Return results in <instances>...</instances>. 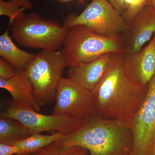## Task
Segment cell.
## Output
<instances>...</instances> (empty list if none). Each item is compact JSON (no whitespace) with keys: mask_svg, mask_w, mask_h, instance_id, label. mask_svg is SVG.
Returning a JSON list of instances; mask_svg holds the SVG:
<instances>
[{"mask_svg":"<svg viewBox=\"0 0 155 155\" xmlns=\"http://www.w3.org/2000/svg\"><path fill=\"white\" fill-rule=\"evenodd\" d=\"M153 151L152 153L155 150V123L153 132L152 136Z\"/></svg>","mask_w":155,"mask_h":155,"instance_id":"d4e9b609","label":"cell"},{"mask_svg":"<svg viewBox=\"0 0 155 155\" xmlns=\"http://www.w3.org/2000/svg\"><path fill=\"white\" fill-rule=\"evenodd\" d=\"M0 87L10 93L12 101L17 104L41 112L26 70H18L17 75L10 79H0Z\"/></svg>","mask_w":155,"mask_h":155,"instance_id":"4fadbf2b","label":"cell"},{"mask_svg":"<svg viewBox=\"0 0 155 155\" xmlns=\"http://www.w3.org/2000/svg\"><path fill=\"white\" fill-rule=\"evenodd\" d=\"M135 1V0H124L123 3H124L125 11L133 4Z\"/></svg>","mask_w":155,"mask_h":155,"instance_id":"cb8c5ba5","label":"cell"},{"mask_svg":"<svg viewBox=\"0 0 155 155\" xmlns=\"http://www.w3.org/2000/svg\"><path fill=\"white\" fill-rule=\"evenodd\" d=\"M146 5H150L155 9V0H147Z\"/></svg>","mask_w":155,"mask_h":155,"instance_id":"484cf974","label":"cell"},{"mask_svg":"<svg viewBox=\"0 0 155 155\" xmlns=\"http://www.w3.org/2000/svg\"><path fill=\"white\" fill-rule=\"evenodd\" d=\"M31 134L27 127L16 119L1 117L0 143L14 145Z\"/></svg>","mask_w":155,"mask_h":155,"instance_id":"9a60e30c","label":"cell"},{"mask_svg":"<svg viewBox=\"0 0 155 155\" xmlns=\"http://www.w3.org/2000/svg\"><path fill=\"white\" fill-rule=\"evenodd\" d=\"M68 135V134L58 132L50 135L33 134L14 145L18 150V154L28 153L48 146L54 142L66 138Z\"/></svg>","mask_w":155,"mask_h":155,"instance_id":"2e32d148","label":"cell"},{"mask_svg":"<svg viewBox=\"0 0 155 155\" xmlns=\"http://www.w3.org/2000/svg\"><path fill=\"white\" fill-rule=\"evenodd\" d=\"M61 51L70 68L104 54L124 53L125 49L121 35L105 37L78 25L70 28Z\"/></svg>","mask_w":155,"mask_h":155,"instance_id":"277c9868","label":"cell"},{"mask_svg":"<svg viewBox=\"0 0 155 155\" xmlns=\"http://www.w3.org/2000/svg\"><path fill=\"white\" fill-rule=\"evenodd\" d=\"M134 134L133 155H151L155 123V73L147 85L141 107L129 122Z\"/></svg>","mask_w":155,"mask_h":155,"instance_id":"9c48e42d","label":"cell"},{"mask_svg":"<svg viewBox=\"0 0 155 155\" xmlns=\"http://www.w3.org/2000/svg\"><path fill=\"white\" fill-rule=\"evenodd\" d=\"M18 150L15 145L0 143V155H15Z\"/></svg>","mask_w":155,"mask_h":155,"instance_id":"44dd1931","label":"cell"},{"mask_svg":"<svg viewBox=\"0 0 155 155\" xmlns=\"http://www.w3.org/2000/svg\"><path fill=\"white\" fill-rule=\"evenodd\" d=\"M119 14L122 15L125 13V10L124 7V0H107Z\"/></svg>","mask_w":155,"mask_h":155,"instance_id":"7402d4cb","label":"cell"},{"mask_svg":"<svg viewBox=\"0 0 155 155\" xmlns=\"http://www.w3.org/2000/svg\"><path fill=\"white\" fill-rule=\"evenodd\" d=\"M11 26L9 24L6 32L0 36V56L17 70H26L35 55L21 49L14 44L9 35Z\"/></svg>","mask_w":155,"mask_h":155,"instance_id":"5bb4252c","label":"cell"},{"mask_svg":"<svg viewBox=\"0 0 155 155\" xmlns=\"http://www.w3.org/2000/svg\"><path fill=\"white\" fill-rule=\"evenodd\" d=\"M126 75L135 83L148 84L155 73V32L148 44L136 53H122Z\"/></svg>","mask_w":155,"mask_h":155,"instance_id":"8fae6325","label":"cell"},{"mask_svg":"<svg viewBox=\"0 0 155 155\" xmlns=\"http://www.w3.org/2000/svg\"><path fill=\"white\" fill-rule=\"evenodd\" d=\"M112 54V53L104 54L92 61L69 68L68 78L81 86L92 91L105 75Z\"/></svg>","mask_w":155,"mask_h":155,"instance_id":"7c38bea8","label":"cell"},{"mask_svg":"<svg viewBox=\"0 0 155 155\" xmlns=\"http://www.w3.org/2000/svg\"><path fill=\"white\" fill-rule=\"evenodd\" d=\"M67 67L61 51L42 50L35 54L26 71L34 96L41 107L55 101L58 84Z\"/></svg>","mask_w":155,"mask_h":155,"instance_id":"5b68a950","label":"cell"},{"mask_svg":"<svg viewBox=\"0 0 155 155\" xmlns=\"http://www.w3.org/2000/svg\"><path fill=\"white\" fill-rule=\"evenodd\" d=\"M91 1H92V0H91Z\"/></svg>","mask_w":155,"mask_h":155,"instance_id":"1f68e13d","label":"cell"},{"mask_svg":"<svg viewBox=\"0 0 155 155\" xmlns=\"http://www.w3.org/2000/svg\"><path fill=\"white\" fill-rule=\"evenodd\" d=\"M63 25L69 28L84 25L105 37L121 35L127 25L122 15L107 0H92L80 14L67 15Z\"/></svg>","mask_w":155,"mask_h":155,"instance_id":"8992f818","label":"cell"},{"mask_svg":"<svg viewBox=\"0 0 155 155\" xmlns=\"http://www.w3.org/2000/svg\"><path fill=\"white\" fill-rule=\"evenodd\" d=\"M122 54L112 53L105 75L92 91V95L97 116L129 122L141 107L147 86L135 83L127 76Z\"/></svg>","mask_w":155,"mask_h":155,"instance_id":"6da1fadb","label":"cell"},{"mask_svg":"<svg viewBox=\"0 0 155 155\" xmlns=\"http://www.w3.org/2000/svg\"><path fill=\"white\" fill-rule=\"evenodd\" d=\"M31 153H22V154H17L15 155H31Z\"/></svg>","mask_w":155,"mask_h":155,"instance_id":"83f0119b","label":"cell"},{"mask_svg":"<svg viewBox=\"0 0 155 155\" xmlns=\"http://www.w3.org/2000/svg\"><path fill=\"white\" fill-rule=\"evenodd\" d=\"M25 9L12 2L0 0V16H5L10 19L9 23L13 24L14 20L24 14Z\"/></svg>","mask_w":155,"mask_h":155,"instance_id":"ac0fdd59","label":"cell"},{"mask_svg":"<svg viewBox=\"0 0 155 155\" xmlns=\"http://www.w3.org/2000/svg\"><path fill=\"white\" fill-rule=\"evenodd\" d=\"M87 150L81 147L67 146L57 140L31 153V155H87Z\"/></svg>","mask_w":155,"mask_h":155,"instance_id":"e0dca14e","label":"cell"},{"mask_svg":"<svg viewBox=\"0 0 155 155\" xmlns=\"http://www.w3.org/2000/svg\"></svg>","mask_w":155,"mask_h":155,"instance_id":"4dcf8cb0","label":"cell"},{"mask_svg":"<svg viewBox=\"0 0 155 155\" xmlns=\"http://www.w3.org/2000/svg\"><path fill=\"white\" fill-rule=\"evenodd\" d=\"M155 32V9L146 5L121 35L125 47L124 53L137 52L151 40Z\"/></svg>","mask_w":155,"mask_h":155,"instance_id":"30bf717a","label":"cell"},{"mask_svg":"<svg viewBox=\"0 0 155 155\" xmlns=\"http://www.w3.org/2000/svg\"><path fill=\"white\" fill-rule=\"evenodd\" d=\"M55 101L53 114L69 115L82 121L97 115L91 91L69 78L62 77L59 81Z\"/></svg>","mask_w":155,"mask_h":155,"instance_id":"ba28073f","label":"cell"},{"mask_svg":"<svg viewBox=\"0 0 155 155\" xmlns=\"http://www.w3.org/2000/svg\"><path fill=\"white\" fill-rule=\"evenodd\" d=\"M130 155H132V153H130Z\"/></svg>","mask_w":155,"mask_h":155,"instance_id":"f546056e","label":"cell"},{"mask_svg":"<svg viewBox=\"0 0 155 155\" xmlns=\"http://www.w3.org/2000/svg\"><path fill=\"white\" fill-rule=\"evenodd\" d=\"M147 0H135L132 5L122 14L126 24L129 25L132 23L137 15L146 5Z\"/></svg>","mask_w":155,"mask_h":155,"instance_id":"d6986e66","label":"cell"},{"mask_svg":"<svg viewBox=\"0 0 155 155\" xmlns=\"http://www.w3.org/2000/svg\"><path fill=\"white\" fill-rule=\"evenodd\" d=\"M1 117L16 119L27 127L31 134L54 131L70 134L77 130L84 121L64 114L44 115L17 104L12 100L3 104Z\"/></svg>","mask_w":155,"mask_h":155,"instance_id":"52a82bcc","label":"cell"},{"mask_svg":"<svg viewBox=\"0 0 155 155\" xmlns=\"http://www.w3.org/2000/svg\"><path fill=\"white\" fill-rule=\"evenodd\" d=\"M58 1L62 2H70V1H72V0H58ZM78 2L81 5H84V4H85L84 0H78Z\"/></svg>","mask_w":155,"mask_h":155,"instance_id":"4316f807","label":"cell"},{"mask_svg":"<svg viewBox=\"0 0 155 155\" xmlns=\"http://www.w3.org/2000/svg\"><path fill=\"white\" fill-rule=\"evenodd\" d=\"M12 2L27 10H31L33 8V3L29 0H3Z\"/></svg>","mask_w":155,"mask_h":155,"instance_id":"603a6c76","label":"cell"},{"mask_svg":"<svg viewBox=\"0 0 155 155\" xmlns=\"http://www.w3.org/2000/svg\"><path fill=\"white\" fill-rule=\"evenodd\" d=\"M59 141L67 146L85 149L89 155H130L134 134L129 122L95 115L84 120L77 130Z\"/></svg>","mask_w":155,"mask_h":155,"instance_id":"7a4b0ae2","label":"cell"},{"mask_svg":"<svg viewBox=\"0 0 155 155\" xmlns=\"http://www.w3.org/2000/svg\"><path fill=\"white\" fill-rule=\"evenodd\" d=\"M151 155H155V150L152 153Z\"/></svg>","mask_w":155,"mask_h":155,"instance_id":"f1b7e54d","label":"cell"},{"mask_svg":"<svg viewBox=\"0 0 155 155\" xmlns=\"http://www.w3.org/2000/svg\"><path fill=\"white\" fill-rule=\"evenodd\" d=\"M18 70L5 59L0 58V79L7 80L17 75Z\"/></svg>","mask_w":155,"mask_h":155,"instance_id":"ffe728a7","label":"cell"},{"mask_svg":"<svg viewBox=\"0 0 155 155\" xmlns=\"http://www.w3.org/2000/svg\"><path fill=\"white\" fill-rule=\"evenodd\" d=\"M11 28L12 38L20 45L46 51L63 47L70 29L35 12L22 14L14 20Z\"/></svg>","mask_w":155,"mask_h":155,"instance_id":"3957f363","label":"cell"}]
</instances>
